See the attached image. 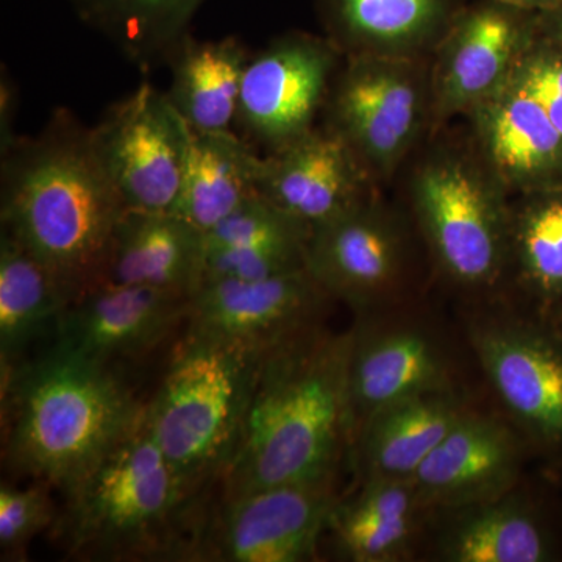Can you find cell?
Instances as JSON below:
<instances>
[{"label":"cell","instance_id":"6da1fadb","mask_svg":"<svg viewBox=\"0 0 562 562\" xmlns=\"http://www.w3.org/2000/svg\"><path fill=\"white\" fill-rule=\"evenodd\" d=\"M2 232L60 277L74 297L105 279L125 209L95 149L92 127L68 109L35 136L0 151Z\"/></svg>","mask_w":562,"mask_h":562},{"label":"cell","instance_id":"7a4b0ae2","mask_svg":"<svg viewBox=\"0 0 562 562\" xmlns=\"http://www.w3.org/2000/svg\"><path fill=\"white\" fill-rule=\"evenodd\" d=\"M350 330L317 322L266 351L225 495L335 480L350 439Z\"/></svg>","mask_w":562,"mask_h":562},{"label":"cell","instance_id":"3957f363","mask_svg":"<svg viewBox=\"0 0 562 562\" xmlns=\"http://www.w3.org/2000/svg\"><path fill=\"white\" fill-rule=\"evenodd\" d=\"M394 187L419 232L432 276L475 301H505L512 265V194L471 133H430Z\"/></svg>","mask_w":562,"mask_h":562},{"label":"cell","instance_id":"277c9868","mask_svg":"<svg viewBox=\"0 0 562 562\" xmlns=\"http://www.w3.org/2000/svg\"><path fill=\"white\" fill-rule=\"evenodd\" d=\"M2 392L10 464L65 494L144 417L110 366L54 346L2 373Z\"/></svg>","mask_w":562,"mask_h":562},{"label":"cell","instance_id":"5b68a950","mask_svg":"<svg viewBox=\"0 0 562 562\" xmlns=\"http://www.w3.org/2000/svg\"><path fill=\"white\" fill-rule=\"evenodd\" d=\"M266 351L184 336L144 422L188 490L231 462Z\"/></svg>","mask_w":562,"mask_h":562},{"label":"cell","instance_id":"8992f818","mask_svg":"<svg viewBox=\"0 0 562 562\" xmlns=\"http://www.w3.org/2000/svg\"><path fill=\"white\" fill-rule=\"evenodd\" d=\"M191 494L143 417L66 492L63 535L69 552L91 560L157 554L168 546L169 528Z\"/></svg>","mask_w":562,"mask_h":562},{"label":"cell","instance_id":"52a82bcc","mask_svg":"<svg viewBox=\"0 0 562 562\" xmlns=\"http://www.w3.org/2000/svg\"><path fill=\"white\" fill-rule=\"evenodd\" d=\"M306 269L357 316L412 305L432 269L427 249L398 199L376 191L321 227L306 247Z\"/></svg>","mask_w":562,"mask_h":562},{"label":"cell","instance_id":"ba28073f","mask_svg":"<svg viewBox=\"0 0 562 562\" xmlns=\"http://www.w3.org/2000/svg\"><path fill=\"white\" fill-rule=\"evenodd\" d=\"M321 124L347 144L382 190L432 132L431 57H344Z\"/></svg>","mask_w":562,"mask_h":562},{"label":"cell","instance_id":"9c48e42d","mask_svg":"<svg viewBox=\"0 0 562 562\" xmlns=\"http://www.w3.org/2000/svg\"><path fill=\"white\" fill-rule=\"evenodd\" d=\"M486 303L469 322L473 355L530 454L562 471V333L538 314Z\"/></svg>","mask_w":562,"mask_h":562},{"label":"cell","instance_id":"30bf717a","mask_svg":"<svg viewBox=\"0 0 562 562\" xmlns=\"http://www.w3.org/2000/svg\"><path fill=\"white\" fill-rule=\"evenodd\" d=\"M344 55L325 35L291 31L251 54L235 124L265 154L283 149L321 122Z\"/></svg>","mask_w":562,"mask_h":562},{"label":"cell","instance_id":"8fae6325","mask_svg":"<svg viewBox=\"0 0 562 562\" xmlns=\"http://www.w3.org/2000/svg\"><path fill=\"white\" fill-rule=\"evenodd\" d=\"M95 149L125 209L172 213L192 132L166 92L143 81L92 127Z\"/></svg>","mask_w":562,"mask_h":562},{"label":"cell","instance_id":"7c38bea8","mask_svg":"<svg viewBox=\"0 0 562 562\" xmlns=\"http://www.w3.org/2000/svg\"><path fill=\"white\" fill-rule=\"evenodd\" d=\"M408 308L357 316L350 328L349 446L358 428L392 403L460 390L446 339Z\"/></svg>","mask_w":562,"mask_h":562},{"label":"cell","instance_id":"4fadbf2b","mask_svg":"<svg viewBox=\"0 0 562 562\" xmlns=\"http://www.w3.org/2000/svg\"><path fill=\"white\" fill-rule=\"evenodd\" d=\"M539 14L501 0H469L431 57L432 132L509 83L539 40Z\"/></svg>","mask_w":562,"mask_h":562},{"label":"cell","instance_id":"5bb4252c","mask_svg":"<svg viewBox=\"0 0 562 562\" xmlns=\"http://www.w3.org/2000/svg\"><path fill=\"white\" fill-rule=\"evenodd\" d=\"M335 480L281 484L225 495L221 512L195 542V557L227 562L313 560L328 530Z\"/></svg>","mask_w":562,"mask_h":562},{"label":"cell","instance_id":"9a60e30c","mask_svg":"<svg viewBox=\"0 0 562 562\" xmlns=\"http://www.w3.org/2000/svg\"><path fill=\"white\" fill-rule=\"evenodd\" d=\"M331 301L306 268L262 280H206L191 297L187 335L268 351L317 324Z\"/></svg>","mask_w":562,"mask_h":562},{"label":"cell","instance_id":"2e32d148","mask_svg":"<svg viewBox=\"0 0 562 562\" xmlns=\"http://www.w3.org/2000/svg\"><path fill=\"white\" fill-rule=\"evenodd\" d=\"M190 301L177 292L101 281L69 302L52 346L105 366L138 357L160 346L187 321Z\"/></svg>","mask_w":562,"mask_h":562},{"label":"cell","instance_id":"e0dca14e","mask_svg":"<svg viewBox=\"0 0 562 562\" xmlns=\"http://www.w3.org/2000/svg\"><path fill=\"white\" fill-rule=\"evenodd\" d=\"M527 443L505 417L469 409L413 476L428 512L462 508L519 487Z\"/></svg>","mask_w":562,"mask_h":562},{"label":"cell","instance_id":"ac0fdd59","mask_svg":"<svg viewBox=\"0 0 562 562\" xmlns=\"http://www.w3.org/2000/svg\"><path fill=\"white\" fill-rule=\"evenodd\" d=\"M384 191L327 125L317 124L283 149L262 155L258 194L310 231Z\"/></svg>","mask_w":562,"mask_h":562},{"label":"cell","instance_id":"d6986e66","mask_svg":"<svg viewBox=\"0 0 562 562\" xmlns=\"http://www.w3.org/2000/svg\"><path fill=\"white\" fill-rule=\"evenodd\" d=\"M512 198L562 183V136L513 79L462 117Z\"/></svg>","mask_w":562,"mask_h":562},{"label":"cell","instance_id":"ffe728a7","mask_svg":"<svg viewBox=\"0 0 562 562\" xmlns=\"http://www.w3.org/2000/svg\"><path fill=\"white\" fill-rule=\"evenodd\" d=\"M469 0H314L344 57H432Z\"/></svg>","mask_w":562,"mask_h":562},{"label":"cell","instance_id":"44dd1931","mask_svg":"<svg viewBox=\"0 0 562 562\" xmlns=\"http://www.w3.org/2000/svg\"><path fill=\"white\" fill-rule=\"evenodd\" d=\"M469 409L461 390H453L416 395L372 414L350 441L360 482H412L422 462Z\"/></svg>","mask_w":562,"mask_h":562},{"label":"cell","instance_id":"7402d4cb","mask_svg":"<svg viewBox=\"0 0 562 562\" xmlns=\"http://www.w3.org/2000/svg\"><path fill=\"white\" fill-rule=\"evenodd\" d=\"M203 266L205 233L176 213L127 210L114 232L103 281L192 297Z\"/></svg>","mask_w":562,"mask_h":562},{"label":"cell","instance_id":"603a6c76","mask_svg":"<svg viewBox=\"0 0 562 562\" xmlns=\"http://www.w3.org/2000/svg\"><path fill=\"white\" fill-rule=\"evenodd\" d=\"M438 553L447 562H549L558 543L519 487L492 501L443 509Z\"/></svg>","mask_w":562,"mask_h":562},{"label":"cell","instance_id":"cb8c5ba5","mask_svg":"<svg viewBox=\"0 0 562 562\" xmlns=\"http://www.w3.org/2000/svg\"><path fill=\"white\" fill-rule=\"evenodd\" d=\"M427 513L413 482L366 480L357 494L336 502L328 530L344 560L397 562L412 554Z\"/></svg>","mask_w":562,"mask_h":562},{"label":"cell","instance_id":"d4e9b609","mask_svg":"<svg viewBox=\"0 0 562 562\" xmlns=\"http://www.w3.org/2000/svg\"><path fill=\"white\" fill-rule=\"evenodd\" d=\"M251 52L236 36H184L169 55V102L192 133L232 132L238 114L244 70Z\"/></svg>","mask_w":562,"mask_h":562},{"label":"cell","instance_id":"484cf974","mask_svg":"<svg viewBox=\"0 0 562 562\" xmlns=\"http://www.w3.org/2000/svg\"><path fill=\"white\" fill-rule=\"evenodd\" d=\"M262 155L233 131L192 133L183 184L172 213L206 235L258 194Z\"/></svg>","mask_w":562,"mask_h":562},{"label":"cell","instance_id":"4316f807","mask_svg":"<svg viewBox=\"0 0 562 562\" xmlns=\"http://www.w3.org/2000/svg\"><path fill=\"white\" fill-rule=\"evenodd\" d=\"M72 291L9 233L0 235V366L10 372L44 333L55 330Z\"/></svg>","mask_w":562,"mask_h":562},{"label":"cell","instance_id":"83f0119b","mask_svg":"<svg viewBox=\"0 0 562 562\" xmlns=\"http://www.w3.org/2000/svg\"><path fill=\"white\" fill-rule=\"evenodd\" d=\"M509 292L542 317L562 302V183L512 198Z\"/></svg>","mask_w":562,"mask_h":562},{"label":"cell","instance_id":"f1b7e54d","mask_svg":"<svg viewBox=\"0 0 562 562\" xmlns=\"http://www.w3.org/2000/svg\"><path fill=\"white\" fill-rule=\"evenodd\" d=\"M140 72L166 66L205 0H66Z\"/></svg>","mask_w":562,"mask_h":562},{"label":"cell","instance_id":"f546056e","mask_svg":"<svg viewBox=\"0 0 562 562\" xmlns=\"http://www.w3.org/2000/svg\"><path fill=\"white\" fill-rule=\"evenodd\" d=\"M312 231L261 194L251 195L205 235V250H281L306 255Z\"/></svg>","mask_w":562,"mask_h":562},{"label":"cell","instance_id":"4dcf8cb0","mask_svg":"<svg viewBox=\"0 0 562 562\" xmlns=\"http://www.w3.org/2000/svg\"><path fill=\"white\" fill-rule=\"evenodd\" d=\"M54 520V505L43 486H0V550L21 557L29 542Z\"/></svg>","mask_w":562,"mask_h":562},{"label":"cell","instance_id":"1f68e13d","mask_svg":"<svg viewBox=\"0 0 562 562\" xmlns=\"http://www.w3.org/2000/svg\"><path fill=\"white\" fill-rule=\"evenodd\" d=\"M513 80L541 103L562 136V52L539 35Z\"/></svg>","mask_w":562,"mask_h":562},{"label":"cell","instance_id":"d6a6232c","mask_svg":"<svg viewBox=\"0 0 562 562\" xmlns=\"http://www.w3.org/2000/svg\"><path fill=\"white\" fill-rule=\"evenodd\" d=\"M18 105H20V91L10 74H5V68H2V77H0V151L9 149L20 136L14 132Z\"/></svg>","mask_w":562,"mask_h":562},{"label":"cell","instance_id":"836d02e7","mask_svg":"<svg viewBox=\"0 0 562 562\" xmlns=\"http://www.w3.org/2000/svg\"><path fill=\"white\" fill-rule=\"evenodd\" d=\"M539 31L547 43L562 52V0L554 9L539 14Z\"/></svg>","mask_w":562,"mask_h":562},{"label":"cell","instance_id":"e575fe53","mask_svg":"<svg viewBox=\"0 0 562 562\" xmlns=\"http://www.w3.org/2000/svg\"><path fill=\"white\" fill-rule=\"evenodd\" d=\"M503 3L516 7V9L532 11V13H546L554 9L561 0H501Z\"/></svg>","mask_w":562,"mask_h":562},{"label":"cell","instance_id":"d590c367","mask_svg":"<svg viewBox=\"0 0 562 562\" xmlns=\"http://www.w3.org/2000/svg\"><path fill=\"white\" fill-rule=\"evenodd\" d=\"M546 319L552 322L554 327L562 333V302L553 310L552 313L547 314Z\"/></svg>","mask_w":562,"mask_h":562}]
</instances>
